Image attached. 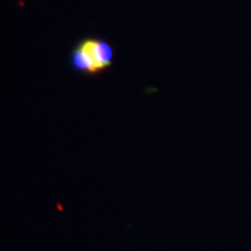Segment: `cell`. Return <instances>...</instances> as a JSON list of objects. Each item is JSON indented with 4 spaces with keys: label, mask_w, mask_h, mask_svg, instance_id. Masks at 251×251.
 Here are the masks:
<instances>
[{
    "label": "cell",
    "mask_w": 251,
    "mask_h": 251,
    "mask_svg": "<svg viewBox=\"0 0 251 251\" xmlns=\"http://www.w3.org/2000/svg\"><path fill=\"white\" fill-rule=\"evenodd\" d=\"M115 58L114 48L107 40L86 36L78 41L69 55V65L75 74L93 77L108 71Z\"/></svg>",
    "instance_id": "obj_1"
}]
</instances>
